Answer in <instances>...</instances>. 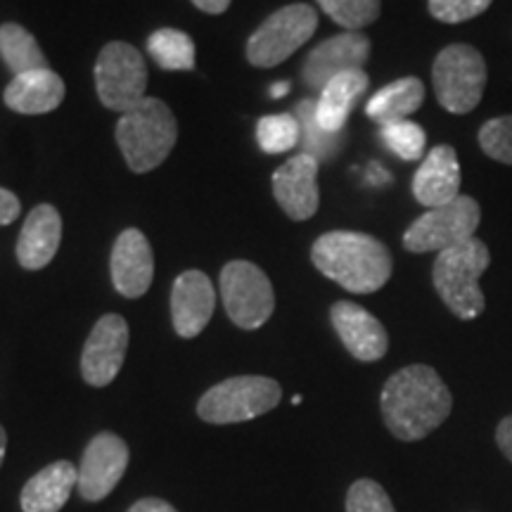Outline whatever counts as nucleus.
<instances>
[{"instance_id":"f257e3e1","label":"nucleus","mask_w":512,"mask_h":512,"mask_svg":"<svg viewBox=\"0 0 512 512\" xmlns=\"http://www.w3.org/2000/svg\"><path fill=\"white\" fill-rule=\"evenodd\" d=\"M380 408L396 439L420 441L444 425L453 411V394L437 370L415 363L384 382Z\"/></svg>"},{"instance_id":"423d86ee","label":"nucleus","mask_w":512,"mask_h":512,"mask_svg":"<svg viewBox=\"0 0 512 512\" xmlns=\"http://www.w3.org/2000/svg\"><path fill=\"white\" fill-rule=\"evenodd\" d=\"M283 389L271 377L242 375L211 387L197 403V415L211 425L247 422L273 411L280 403Z\"/></svg>"},{"instance_id":"9b49d317","label":"nucleus","mask_w":512,"mask_h":512,"mask_svg":"<svg viewBox=\"0 0 512 512\" xmlns=\"http://www.w3.org/2000/svg\"><path fill=\"white\" fill-rule=\"evenodd\" d=\"M128 446L126 441L112 432H102L91 439L83 451L79 465V491L83 501H102L121 482L128 467Z\"/></svg>"},{"instance_id":"4be33fe9","label":"nucleus","mask_w":512,"mask_h":512,"mask_svg":"<svg viewBox=\"0 0 512 512\" xmlns=\"http://www.w3.org/2000/svg\"><path fill=\"white\" fill-rule=\"evenodd\" d=\"M370 86L368 74L363 72H347L332 79L323 88L316 100V119L318 124L328 133H342L347 126V119L354 105L366 93Z\"/></svg>"},{"instance_id":"f704fd0d","label":"nucleus","mask_w":512,"mask_h":512,"mask_svg":"<svg viewBox=\"0 0 512 512\" xmlns=\"http://www.w3.org/2000/svg\"><path fill=\"white\" fill-rule=\"evenodd\" d=\"M128 512H178L174 505L162 501V498H140L131 505Z\"/></svg>"},{"instance_id":"c756f323","label":"nucleus","mask_w":512,"mask_h":512,"mask_svg":"<svg viewBox=\"0 0 512 512\" xmlns=\"http://www.w3.org/2000/svg\"><path fill=\"white\" fill-rule=\"evenodd\" d=\"M477 143L489 159L512 166V114L489 119L477 133Z\"/></svg>"},{"instance_id":"dca6fc26","label":"nucleus","mask_w":512,"mask_h":512,"mask_svg":"<svg viewBox=\"0 0 512 512\" xmlns=\"http://www.w3.org/2000/svg\"><path fill=\"white\" fill-rule=\"evenodd\" d=\"M112 283L121 297L138 299L150 290L155 278V256L140 230L128 228L112 247Z\"/></svg>"},{"instance_id":"cd10ccee","label":"nucleus","mask_w":512,"mask_h":512,"mask_svg":"<svg viewBox=\"0 0 512 512\" xmlns=\"http://www.w3.org/2000/svg\"><path fill=\"white\" fill-rule=\"evenodd\" d=\"M382 140L389 147V152H394L403 162H420V159H425L427 133L425 128L411 119L384 124Z\"/></svg>"},{"instance_id":"aec40b11","label":"nucleus","mask_w":512,"mask_h":512,"mask_svg":"<svg viewBox=\"0 0 512 512\" xmlns=\"http://www.w3.org/2000/svg\"><path fill=\"white\" fill-rule=\"evenodd\" d=\"M79 484V467L69 460H57V463L43 467L24 484L22 489V510L24 512H60L67 505L69 496Z\"/></svg>"},{"instance_id":"393cba45","label":"nucleus","mask_w":512,"mask_h":512,"mask_svg":"<svg viewBox=\"0 0 512 512\" xmlns=\"http://www.w3.org/2000/svg\"><path fill=\"white\" fill-rule=\"evenodd\" d=\"M147 53L162 69L188 72L195 67V43L178 29H159L147 38Z\"/></svg>"},{"instance_id":"ddd939ff","label":"nucleus","mask_w":512,"mask_h":512,"mask_svg":"<svg viewBox=\"0 0 512 512\" xmlns=\"http://www.w3.org/2000/svg\"><path fill=\"white\" fill-rule=\"evenodd\" d=\"M128 349V323L117 313L102 316L81 354V375L91 387H107L124 366Z\"/></svg>"},{"instance_id":"f8f14e48","label":"nucleus","mask_w":512,"mask_h":512,"mask_svg":"<svg viewBox=\"0 0 512 512\" xmlns=\"http://www.w3.org/2000/svg\"><path fill=\"white\" fill-rule=\"evenodd\" d=\"M370 57V38L361 31H344L318 43L304 60L302 79L313 91H323L339 74L361 72Z\"/></svg>"},{"instance_id":"e433bc0d","label":"nucleus","mask_w":512,"mask_h":512,"mask_svg":"<svg viewBox=\"0 0 512 512\" xmlns=\"http://www.w3.org/2000/svg\"><path fill=\"white\" fill-rule=\"evenodd\" d=\"M287 91H290V83H287V81L275 83L273 91H271V98H283V95H287Z\"/></svg>"},{"instance_id":"0eeeda50","label":"nucleus","mask_w":512,"mask_h":512,"mask_svg":"<svg viewBox=\"0 0 512 512\" xmlns=\"http://www.w3.org/2000/svg\"><path fill=\"white\" fill-rule=\"evenodd\" d=\"M482 207L475 197L458 195L444 207L427 209L420 219H415L403 233V249L413 254L444 252L475 238Z\"/></svg>"},{"instance_id":"2f4dec72","label":"nucleus","mask_w":512,"mask_h":512,"mask_svg":"<svg viewBox=\"0 0 512 512\" xmlns=\"http://www.w3.org/2000/svg\"><path fill=\"white\" fill-rule=\"evenodd\" d=\"M494 0H427L430 15L444 24H463L491 8Z\"/></svg>"},{"instance_id":"9d476101","label":"nucleus","mask_w":512,"mask_h":512,"mask_svg":"<svg viewBox=\"0 0 512 512\" xmlns=\"http://www.w3.org/2000/svg\"><path fill=\"white\" fill-rule=\"evenodd\" d=\"M221 299L242 330H256L273 316L275 292L268 275L249 261H230L221 271Z\"/></svg>"},{"instance_id":"20e7f679","label":"nucleus","mask_w":512,"mask_h":512,"mask_svg":"<svg viewBox=\"0 0 512 512\" xmlns=\"http://www.w3.org/2000/svg\"><path fill=\"white\" fill-rule=\"evenodd\" d=\"M178 138L176 117L157 98H145L121 114L117 124V143L126 164L136 174H147L164 164Z\"/></svg>"},{"instance_id":"72a5a7b5","label":"nucleus","mask_w":512,"mask_h":512,"mask_svg":"<svg viewBox=\"0 0 512 512\" xmlns=\"http://www.w3.org/2000/svg\"><path fill=\"white\" fill-rule=\"evenodd\" d=\"M496 444H498V448H501L503 456L512 463V415H505V418L498 422Z\"/></svg>"},{"instance_id":"4468645a","label":"nucleus","mask_w":512,"mask_h":512,"mask_svg":"<svg viewBox=\"0 0 512 512\" xmlns=\"http://www.w3.org/2000/svg\"><path fill=\"white\" fill-rule=\"evenodd\" d=\"M318 166L316 157L299 152L273 174V195L292 221H309L318 211Z\"/></svg>"},{"instance_id":"7ed1b4c3","label":"nucleus","mask_w":512,"mask_h":512,"mask_svg":"<svg viewBox=\"0 0 512 512\" xmlns=\"http://www.w3.org/2000/svg\"><path fill=\"white\" fill-rule=\"evenodd\" d=\"M491 266V252L482 240L472 238L463 245L444 249L432 266L434 290L446 309L458 320H475L486 309V297L479 287L486 268Z\"/></svg>"},{"instance_id":"473e14b6","label":"nucleus","mask_w":512,"mask_h":512,"mask_svg":"<svg viewBox=\"0 0 512 512\" xmlns=\"http://www.w3.org/2000/svg\"><path fill=\"white\" fill-rule=\"evenodd\" d=\"M22 211V204H19L15 192L0 188V226H8L19 216Z\"/></svg>"},{"instance_id":"6ab92c4d","label":"nucleus","mask_w":512,"mask_h":512,"mask_svg":"<svg viewBox=\"0 0 512 512\" xmlns=\"http://www.w3.org/2000/svg\"><path fill=\"white\" fill-rule=\"evenodd\" d=\"M62 240L60 211L50 204H38L24 221L17 240V259L27 271L46 268L55 259Z\"/></svg>"},{"instance_id":"7c9ffc66","label":"nucleus","mask_w":512,"mask_h":512,"mask_svg":"<svg viewBox=\"0 0 512 512\" xmlns=\"http://www.w3.org/2000/svg\"><path fill=\"white\" fill-rule=\"evenodd\" d=\"M347 512H396L392 498L375 479H358L347 491Z\"/></svg>"},{"instance_id":"a878e982","label":"nucleus","mask_w":512,"mask_h":512,"mask_svg":"<svg viewBox=\"0 0 512 512\" xmlns=\"http://www.w3.org/2000/svg\"><path fill=\"white\" fill-rule=\"evenodd\" d=\"M299 126H302V152L316 157L318 162L335 157L342 145V133H328L316 119V100H302L297 105Z\"/></svg>"},{"instance_id":"4c0bfd02","label":"nucleus","mask_w":512,"mask_h":512,"mask_svg":"<svg viewBox=\"0 0 512 512\" xmlns=\"http://www.w3.org/2000/svg\"><path fill=\"white\" fill-rule=\"evenodd\" d=\"M5 448H8V434H5L3 425H0V465H3L5 460Z\"/></svg>"},{"instance_id":"b1692460","label":"nucleus","mask_w":512,"mask_h":512,"mask_svg":"<svg viewBox=\"0 0 512 512\" xmlns=\"http://www.w3.org/2000/svg\"><path fill=\"white\" fill-rule=\"evenodd\" d=\"M0 57L15 76L36 72V69H48V60L38 41L19 24H3L0 27Z\"/></svg>"},{"instance_id":"c9c22d12","label":"nucleus","mask_w":512,"mask_h":512,"mask_svg":"<svg viewBox=\"0 0 512 512\" xmlns=\"http://www.w3.org/2000/svg\"><path fill=\"white\" fill-rule=\"evenodd\" d=\"M202 12H209V15H221V12L228 10L230 0H192Z\"/></svg>"},{"instance_id":"c85d7f7f","label":"nucleus","mask_w":512,"mask_h":512,"mask_svg":"<svg viewBox=\"0 0 512 512\" xmlns=\"http://www.w3.org/2000/svg\"><path fill=\"white\" fill-rule=\"evenodd\" d=\"M316 3L332 22L347 31L370 27L382 10L380 0H316Z\"/></svg>"},{"instance_id":"39448f33","label":"nucleus","mask_w":512,"mask_h":512,"mask_svg":"<svg viewBox=\"0 0 512 512\" xmlns=\"http://www.w3.org/2000/svg\"><path fill=\"white\" fill-rule=\"evenodd\" d=\"M489 69L475 46L453 43L434 57L432 83L439 105L451 114H470L482 102Z\"/></svg>"},{"instance_id":"bb28decb","label":"nucleus","mask_w":512,"mask_h":512,"mask_svg":"<svg viewBox=\"0 0 512 512\" xmlns=\"http://www.w3.org/2000/svg\"><path fill=\"white\" fill-rule=\"evenodd\" d=\"M256 140L266 155H283L302 140V126L294 114H268L256 124Z\"/></svg>"},{"instance_id":"1a4fd4ad","label":"nucleus","mask_w":512,"mask_h":512,"mask_svg":"<svg viewBox=\"0 0 512 512\" xmlns=\"http://www.w3.org/2000/svg\"><path fill=\"white\" fill-rule=\"evenodd\" d=\"M95 86L107 110L124 114L143 102L147 69L140 50L119 41L107 43L95 62Z\"/></svg>"},{"instance_id":"6e6552de","label":"nucleus","mask_w":512,"mask_h":512,"mask_svg":"<svg viewBox=\"0 0 512 512\" xmlns=\"http://www.w3.org/2000/svg\"><path fill=\"white\" fill-rule=\"evenodd\" d=\"M318 29V12L306 3H294L273 12L254 31L247 43V60L254 67L268 69L285 62L304 46Z\"/></svg>"},{"instance_id":"5701e85b","label":"nucleus","mask_w":512,"mask_h":512,"mask_svg":"<svg viewBox=\"0 0 512 512\" xmlns=\"http://www.w3.org/2000/svg\"><path fill=\"white\" fill-rule=\"evenodd\" d=\"M425 102V83L418 76H403V79L387 83L373 98L368 100L366 114L375 124H394L408 119Z\"/></svg>"},{"instance_id":"f03ea898","label":"nucleus","mask_w":512,"mask_h":512,"mask_svg":"<svg viewBox=\"0 0 512 512\" xmlns=\"http://www.w3.org/2000/svg\"><path fill=\"white\" fill-rule=\"evenodd\" d=\"M311 261L325 278L351 294L382 290L394 271L387 245L356 230H332L320 235L311 247Z\"/></svg>"},{"instance_id":"f3484780","label":"nucleus","mask_w":512,"mask_h":512,"mask_svg":"<svg viewBox=\"0 0 512 512\" xmlns=\"http://www.w3.org/2000/svg\"><path fill=\"white\" fill-rule=\"evenodd\" d=\"M216 309V290L202 271L178 275L171 290V318L178 337L192 339L202 335Z\"/></svg>"},{"instance_id":"412c9836","label":"nucleus","mask_w":512,"mask_h":512,"mask_svg":"<svg viewBox=\"0 0 512 512\" xmlns=\"http://www.w3.org/2000/svg\"><path fill=\"white\" fill-rule=\"evenodd\" d=\"M64 100V81L50 69L19 74L5 88V105L19 114H48Z\"/></svg>"},{"instance_id":"2eb2a0df","label":"nucleus","mask_w":512,"mask_h":512,"mask_svg":"<svg viewBox=\"0 0 512 512\" xmlns=\"http://www.w3.org/2000/svg\"><path fill=\"white\" fill-rule=\"evenodd\" d=\"M332 328L356 361H380L389 349V335L373 313L354 302H337L330 309Z\"/></svg>"},{"instance_id":"a211bd4d","label":"nucleus","mask_w":512,"mask_h":512,"mask_svg":"<svg viewBox=\"0 0 512 512\" xmlns=\"http://www.w3.org/2000/svg\"><path fill=\"white\" fill-rule=\"evenodd\" d=\"M460 195L458 152L451 145H434L413 176V197L422 207H444Z\"/></svg>"}]
</instances>
